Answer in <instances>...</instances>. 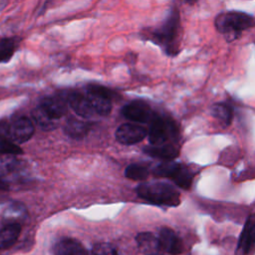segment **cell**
Listing matches in <instances>:
<instances>
[{"mask_svg":"<svg viewBox=\"0 0 255 255\" xmlns=\"http://www.w3.org/2000/svg\"><path fill=\"white\" fill-rule=\"evenodd\" d=\"M214 26L230 42L239 38L243 31L255 27V18L241 11H226L216 16Z\"/></svg>","mask_w":255,"mask_h":255,"instance_id":"obj_1","label":"cell"},{"mask_svg":"<svg viewBox=\"0 0 255 255\" xmlns=\"http://www.w3.org/2000/svg\"><path fill=\"white\" fill-rule=\"evenodd\" d=\"M180 30V15L176 8H173L165 21L151 33V39L161 46L167 55L174 56L178 53Z\"/></svg>","mask_w":255,"mask_h":255,"instance_id":"obj_2","label":"cell"},{"mask_svg":"<svg viewBox=\"0 0 255 255\" xmlns=\"http://www.w3.org/2000/svg\"><path fill=\"white\" fill-rule=\"evenodd\" d=\"M137 195L147 202L156 205L174 207L179 205V192L164 182H146L136 187Z\"/></svg>","mask_w":255,"mask_h":255,"instance_id":"obj_3","label":"cell"},{"mask_svg":"<svg viewBox=\"0 0 255 255\" xmlns=\"http://www.w3.org/2000/svg\"><path fill=\"white\" fill-rule=\"evenodd\" d=\"M150 122L151 124L148 130V139L151 145L167 143L170 138H174L177 135L176 125L172 120L159 116H153Z\"/></svg>","mask_w":255,"mask_h":255,"instance_id":"obj_4","label":"cell"},{"mask_svg":"<svg viewBox=\"0 0 255 255\" xmlns=\"http://www.w3.org/2000/svg\"><path fill=\"white\" fill-rule=\"evenodd\" d=\"M122 114L125 118L135 123H147L153 118V113L150 107L142 101H133L126 105Z\"/></svg>","mask_w":255,"mask_h":255,"instance_id":"obj_5","label":"cell"},{"mask_svg":"<svg viewBox=\"0 0 255 255\" xmlns=\"http://www.w3.org/2000/svg\"><path fill=\"white\" fill-rule=\"evenodd\" d=\"M147 134L146 129L135 124H124L116 131L118 141L123 144H133L142 140Z\"/></svg>","mask_w":255,"mask_h":255,"instance_id":"obj_6","label":"cell"},{"mask_svg":"<svg viewBox=\"0 0 255 255\" xmlns=\"http://www.w3.org/2000/svg\"><path fill=\"white\" fill-rule=\"evenodd\" d=\"M8 134L16 142H25L34 134V125L28 118H19L9 126Z\"/></svg>","mask_w":255,"mask_h":255,"instance_id":"obj_7","label":"cell"},{"mask_svg":"<svg viewBox=\"0 0 255 255\" xmlns=\"http://www.w3.org/2000/svg\"><path fill=\"white\" fill-rule=\"evenodd\" d=\"M255 248V221L249 217L241 232L235 255H248Z\"/></svg>","mask_w":255,"mask_h":255,"instance_id":"obj_8","label":"cell"},{"mask_svg":"<svg viewBox=\"0 0 255 255\" xmlns=\"http://www.w3.org/2000/svg\"><path fill=\"white\" fill-rule=\"evenodd\" d=\"M158 239L160 242L161 250L170 255H178L183 250L181 240L176 235V233L168 227H162L160 229Z\"/></svg>","mask_w":255,"mask_h":255,"instance_id":"obj_9","label":"cell"},{"mask_svg":"<svg viewBox=\"0 0 255 255\" xmlns=\"http://www.w3.org/2000/svg\"><path fill=\"white\" fill-rule=\"evenodd\" d=\"M66 101L73 111L83 118H90L96 114L87 96L73 92L67 95Z\"/></svg>","mask_w":255,"mask_h":255,"instance_id":"obj_10","label":"cell"},{"mask_svg":"<svg viewBox=\"0 0 255 255\" xmlns=\"http://www.w3.org/2000/svg\"><path fill=\"white\" fill-rule=\"evenodd\" d=\"M135 241L139 251L144 255H157L161 250L158 237L150 232H140L136 235Z\"/></svg>","mask_w":255,"mask_h":255,"instance_id":"obj_11","label":"cell"},{"mask_svg":"<svg viewBox=\"0 0 255 255\" xmlns=\"http://www.w3.org/2000/svg\"><path fill=\"white\" fill-rule=\"evenodd\" d=\"M55 255H87L82 243L73 238H64L54 246Z\"/></svg>","mask_w":255,"mask_h":255,"instance_id":"obj_12","label":"cell"},{"mask_svg":"<svg viewBox=\"0 0 255 255\" xmlns=\"http://www.w3.org/2000/svg\"><path fill=\"white\" fill-rule=\"evenodd\" d=\"M40 106L56 120H59L67 113V101L61 97H46L41 101Z\"/></svg>","mask_w":255,"mask_h":255,"instance_id":"obj_13","label":"cell"},{"mask_svg":"<svg viewBox=\"0 0 255 255\" xmlns=\"http://www.w3.org/2000/svg\"><path fill=\"white\" fill-rule=\"evenodd\" d=\"M143 151L151 157L159 158L164 161L174 159L175 157H177V155L179 153L178 147H176L175 145H173L171 143L146 146V147H144Z\"/></svg>","mask_w":255,"mask_h":255,"instance_id":"obj_14","label":"cell"},{"mask_svg":"<svg viewBox=\"0 0 255 255\" xmlns=\"http://www.w3.org/2000/svg\"><path fill=\"white\" fill-rule=\"evenodd\" d=\"M21 232L19 223H8L0 229V249H7L14 245Z\"/></svg>","mask_w":255,"mask_h":255,"instance_id":"obj_15","label":"cell"},{"mask_svg":"<svg viewBox=\"0 0 255 255\" xmlns=\"http://www.w3.org/2000/svg\"><path fill=\"white\" fill-rule=\"evenodd\" d=\"M194 172L187 165L177 163L175 170L173 171L170 179L179 187L183 189H188L192 184Z\"/></svg>","mask_w":255,"mask_h":255,"instance_id":"obj_16","label":"cell"},{"mask_svg":"<svg viewBox=\"0 0 255 255\" xmlns=\"http://www.w3.org/2000/svg\"><path fill=\"white\" fill-rule=\"evenodd\" d=\"M91 129V125L89 123L71 118L67 121L65 126V133L75 139H81L88 134Z\"/></svg>","mask_w":255,"mask_h":255,"instance_id":"obj_17","label":"cell"},{"mask_svg":"<svg viewBox=\"0 0 255 255\" xmlns=\"http://www.w3.org/2000/svg\"><path fill=\"white\" fill-rule=\"evenodd\" d=\"M88 99L96 114L108 116L112 111V99L94 92H88Z\"/></svg>","mask_w":255,"mask_h":255,"instance_id":"obj_18","label":"cell"},{"mask_svg":"<svg viewBox=\"0 0 255 255\" xmlns=\"http://www.w3.org/2000/svg\"><path fill=\"white\" fill-rule=\"evenodd\" d=\"M32 118L36 125L44 130H51L57 127V120L51 117L42 106H39L33 110Z\"/></svg>","mask_w":255,"mask_h":255,"instance_id":"obj_19","label":"cell"},{"mask_svg":"<svg viewBox=\"0 0 255 255\" xmlns=\"http://www.w3.org/2000/svg\"><path fill=\"white\" fill-rule=\"evenodd\" d=\"M212 116L225 127L229 126L233 119V109L226 103H216L211 107Z\"/></svg>","mask_w":255,"mask_h":255,"instance_id":"obj_20","label":"cell"},{"mask_svg":"<svg viewBox=\"0 0 255 255\" xmlns=\"http://www.w3.org/2000/svg\"><path fill=\"white\" fill-rule=\"evenodd\" d=\"M27 215L26 208L21 203H11L3 213V216L6 220L9 221V223H18L17 220H21L25 218Z\"/></svg>","mask_w":255,"mask_h":255,"instance_id":"obj_21","label":"cell"},{"mask_svg":"<svg viewBox=\"0 0 255 255\" xmlns=\"http://www.w3.org/2000/svg\"><path fill=\"white\" fill-rule=\"evenodd\" d=\"M17 48V43L13 38L0 39V63L9 62Z\"/></svg>","mask_w":255,"mask_h":255,"instance_id":"obj_22","label":"cell"},{"mask_svg":"<svg viewBox=\"0 0 255 255\" xmlns=\"http://www.w3.org/2000/svg\"><path fill=\"white\" fill-rule=\"evenodd\" d=\"M148 173L146 166L137 163L129 164L125 170L126 177L132 180H143L148 176Z\"/></svg>","mask_w":255,"mask_h":255,"instance_id":"obj_23","label":"cell"},{"mask_svg":"<svg viewBox=\"0 0 255 255\" xmlns=\"http://www.w3.org/2000/svg\"><path fill=\"white\" fill-rule=\"evenodd\" d=\"M19 164V160L12 154L0 155V176L8 174L16 169Z\"/></svg>","mask_w":255,"mask_h":255,"instance_id":"obj_24","label":"cell"},{"mask_svg":"<svg viewBox=\"0 0 255 255\" xmlns=\"http://www.w3.org/2000/svg\"><path fill=\"white\" fill-rule=\"evenodd\" d=\"M20 153H22V149L17 144L10 141L5 136H0V154L17 155Z\"/></svg>","mask_w":255,"mask_h":255,"instance_id":"obj_25","label":"cell"},{"mask_svg":"<svg viewBox=\"0 0 255 255\" xmlns=\"http://www.w3.org/2000/svg\"><path fill=\"white\" fill-rule=\"evenodd\" d=\"M92 255H118V252L109 243H97L93 247Z\"/></svg>","mask_w":255,"mask_h":255,"instance_id":"obj_26","label":"cell"},{"mask_svg":"<svg viewBox=\"0 0 255 255\" xmlns=\"http://www.w3.org/2000/svg\"><path fill=\"white\" fill-rule=\"evenodd\" d=\"M7 188H8L7 183L0 178V189H7Z\"/></svg>","mask_w":255,"mask_h":255,"instance_id":"obj_27","label":"cell"},{"mask_svg":"<svg viewBox=\"0 0 255 255\" xmlns=\"http://www.w3.org/2000/svg\"><path fill=\"white\" fill-rule=\"evenodd\" d=\"M187 4H190V5H192V4H194V3H196L198 0H184Z\"/></svg>","mask_w":255,"mask_h":255,"instance_id":"obj_28","label":"cell"}]
</instances>
